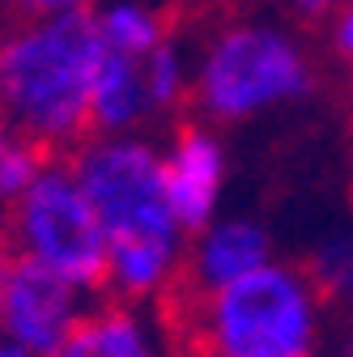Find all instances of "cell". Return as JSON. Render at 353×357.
<instances>
[{
  "label": "cell",
  "instance_id": "5",
  "mask_svg": "<svg viewBox=\"0 0 353 357\" xmlns=\"http://www.w3.org/2000/svg\"><path fill=\"white\" fill-rule=\"evenodd\" d=\"M5 226L22 255L47 264L85 298L111 294V255L107 234L90 196L81 192L68 153H56L34 174V183L9 204Z\"/></svg>",
  "mask_w": 353,
  "mask_h": 357
},
{
  "label": "cell",
  "instance_id": "2",
  "mask_svg": "<svg viewBox=\"0 0 353 357\" xmlns=\"http://www.w3.org/2000/svg\"><path fill=\"white\" fill-rule=\"evenodd\" d=\"M73 174L90 196L111 255V294L153 302L183 264V230L166 196L162 149L141 137H85L73 153Z\"/></svg>",
  "mask_w": 353,
  "mask_h": 357
},
{
  "label": "cell",
  "instance_id": "8",
  "mask_svg": "<svg viewBox=\"0 0 353 357\" xmlns=\"http://www.w3.org/2000/svg\"><path fill=\"white\" fill-rule=\"evenodd\" d=\"M56 357H170V344L153 310L145 315L141 302L107 298L81 310Z\"/></svg>",
  "mask_w": 353,
  "mask_h": 357
},
{
  "label": "cell",
  "instance_id": "4",
  "mask_svg": "<svg viewBox=\"0 0 353 357\" xmlns=\"http://www.w3.org/2000/svg\"><path fill=\"white\" fill-rule=\"evenodd\" d=\"M315 68L298 43L264 22H230L213 30L192 68L188 107L217 123H243L269 107L315 94Z\"/></svg>",
  "mask_w": 353,
  "mask_h": 357
},
{
  "label": "cell",
  "instance_id": "3",
  "mask_svg": "<svg viewBox=\"0 0 353 357\" xmlns=\"http://www.w3.org/2000/svg\"><path fill=\"white\" fill-rule=\"evenodd\" d=\"M94 5L0 22V115L52 153L90 137V94L103 60Z\"/></svg>",
  "mask_w": 353,
  "mask_h": 357
},
{
  "label": "cell",
  "instance_id": "14",
  "mask_svg": "<svg viewBox=\"0 0 353 357\" xmlns=\"http://www.w3.org/2000/svg\"><path fill=\"white\" fill-rule=\"evenodd\" d=\"M52 158H56L52 149H43L38 141H30V137H22V132L5 128V132H0V200L13 204Z\"/></svg>",
  "mask_w": 353,
  "mask_h": 357
},
{
  "label": "cell",
  "instance_id": "13",
  "mask_svg": "<svg viewBox=\"0 0 353 357\" xmlns=\"http://www.w3.org/2000/svg\"><path fill=\"white\" fill-rule=\"evenodd\" d=\"M145 73V94H149V111L153 115H170V111H183L192 98V68L183 60V52L174 47V38L158 43V47L141 60Z\"/></svg>",
  "mask_w": 353,
  "mask_h": 357
},
{
  "label": "cell",
  "instance_id": "9",
  "mask_svg": "<svg viewBox=\"0 0 353 357\" xmlns=\"http://www.w3.org/2000/svg\"><path fill=\"white\" fill-rule=\"evenodd\" d=\"M269 259H273L269 230L251 217H226L192 238V247L183 251V264H179V277L192 281L196 289H217Z\"/></svg>",
  "mask_w": 353,
  "mask_h": 357
},
{
  "label": "cell",
  "instance_id": "20",
  "mask_svg": "<svg viewBox=\"0 0 353 357\" xmlns=\"http://www.w3.org/2000/svg\"><path fill=\"white\" fill-rule=\"evenodd\" d=\"M336 357H353V319H349V328H345V336L336 344Z\"/></svg>",
  "mask_w": 353,
  "mask_h": 357
},
{
  "label": "cell",
  "instance_id": "17",
  "mask_svg": "<svg viewBox=\"0 0 353 357\" xmlns=\"http://www.w3.org/2000/svg\"><path fill=\"white\" fill-rule=\"evenodd\" d=\"M13 259H17V243H13L9 226L0 221V302H5V285H9V273H13Z\"/></svg>",
  "mask_w": 353,
  "mask_h": 357
},
{
  "label": "cell",
  "instance_id": "11",
  "mask_svg": "<svg viewBox=\"0 0 353 357\" xmlns=\"http://www.w3.org/2000/svg\"><path fill=\"white\" fill-rule=\"evenodd\" d=\"M98 17V34H103V47L107 52H123V56H137L145 60L158 43L170 38L166 17L141 0H111V5L94 9Z\"/></svg>",
  "mask_w": 353,
  "mask_h": 357
},
{
  "label": "cell",
  "instance_id": "10",
  "mask_svg": "<svg viewBox=\"0 0 353 357\" xmlns=\"http://www.w3.org/2000/svg\"><path fill=\"white\" fill-rule=\"evenodd\" d=\"M149 94H145V73L137 56L103 52L94 73V94H90V137H119L149 119Z\"/></svg>",
  "mask_w": 353,
  "mask_h": 357
},
{
  "label": "cell",
  "instance_id": "12",
  "mask_svg": "<svg viewBox=\"0 0 353 357\" xmlns=\"http://www.w3.org/2000/svg\"><path fill=\"white\" fill-rule=\"evenodd\" d=\"M298 268L320 294V302L353 306V234H328L324 243L311 247V255Z\"/></svg>",
  "mask_w": 353,
  "mask_h": 357
},
{
  "label": "cell",
  "instance_id": "16",
  "mask_svg": "<svg viewBox=\"0 0 353 357\" xmlns=\"http://www.w3.org/2000/svg\"><path fill=\"white\" fill-rule=\"evenodd\" d=\"M332 47L353 64V0L340 9H332Z\"/></svg>",
  "mask_w": 353,
  "mask_h": 357
},
{
  "label": "cell",
  "instance_id": "15",
  "mask_svg": "<svg viewBox=\"0 0 353 357\" xmlns=\"http://www.w3.org/2000/svg\"><path fill=\"white\" fill-rule=\"evenodd\" d=\"M94 0H0V17L17 22V17H52L68 9H90Z\"/></svg>",
  "mask_w": 353,
  "mask_h": 357
},
{
  "label": "cell",
  "instance_id": "1",
  "mask_svg": "<svg viewBox=\"0 0 353 357\" xmlns=\"http://www.w3.org/2000/svg\"><path fill=\"white\" fill-rule=\"evenodd\" d=\"M170 357H315L320 294L294 264H260L251 273L196 289L174 273L149 302Z\"/></svg>",
  "mask_w": 353,
  "mask_h": 357
},
{
  "label": "cell",
  "instance_id": "19",
  "mask_svg": "<svg viewBox=\"0 0 353 357\" xmlns=\"http://www.w3.org/2000/svg\"><path fill=\"white\" fill-rule=\"evenodd\" d=\"M0 357H34L30 349H22V344H13L9 336H0Z\"/></svg>",
  "mask_w": 353,
  "mask_h": 357
},
{
  "label": "cell",
  "instance_id": "18",
  "mask_svg": "<svg viewBox=\"0 0 353 357\" xmlns=\"http://www.w3.org/2000/svg\"><path fill=\"white\" fill-rule=\"evenodd\" d=\"M290 5H294L302 17H324V13H332L336 0H290Z\"/></svg>",
  "mask_w": 353,
  "mask_h": 357
},
{
  "label": "cell",
  "instance_id": "6",
  "mask_svg": "<svg viewBox=\"0 0 353 357\" xmlns=\"http://www.w3.org/2000/svg\"><path fill=\"white\" fill-rule=\"evenodd\" d=\"M81 298L85 294L68 285L60 273L17 251L9 285H5V302H0V336L30 349L34 357H56L77 315L85 310Z\"/></svg>",
  "mask_w": 353,
  "mask_h": 357
},
{
  "label": "cell",
  "instance_id": "7",
  "mask_svg": "<svg viewBox=\"0 0 353 357\" xmlns=\"http://www.w3.org/2000/svg\"><path fill=\"white\" fill-rule=\"evenodd\" d=\"M162 170L174 221H179L183 238H196L217 221V204H222L226 188V149L217 132H209L196 115H183L162 153Z\"/></svg>",
  "mask_w": 353,
  "mask_h": 357
},
{
  "label": "cell",
  "instance_id": "21",
  "mask_svg": "<svg viewBox=\"0 0 353 357\" xmlns=\"http://www.w3.org/2000/svg\"><path fill=\"white\" fill-rule=\"evenodd\" d=\"M5 128H9V119H5V115H0V132H5Z\"/></svg>",
  "mask_w": 353,
  "mask_h": 357
}]
</instances>
